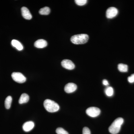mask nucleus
Returning a JSON list of instances; mask_svg holds the SVG:
<instances>
[{
    "instance_id": "obj_1",
    "label": "nucleus",
    "mask_w": 134,
    "mask_h": 134,
    "mask_svg": "<svg viewBox=\"0 0 134 134\" xmlns=\"http://www.w3.org/2000/svg\"><path fill=\"white\" fill-rule=\"evenodd\" d=\"M124 122V120L121 117L117 118L109 127V132L112 134H117L120 132L121 125Z\"/></svg>"
},
{
    "instance_id": "obj_2",
    "label": "nucleus",
    "mask_w": 134,
    "mask_h": 134,
    "mask_svg": "<svg viewBox=\"0 0 134 134\" xmlns=\"http://www.w3.org/2000/svg\"><path fill=\"white\" fill-rule=\"evenodd\" d=\"M44 106L46 110L49 112H55L59 110L60 107L58 103L50 99H46L44 102Z\"/></svg>"
},
{
    "instance_id": "obj_3",
    "label": "nucleus",
    "mask_w": 134,
    "mask_h": 134,
    "mask_svg": "<svg viewBox=\"0 0 134 134\" xmlns=\"http://www.w3.org/2000/svg\"><path fill=\"white\" fill-rule=\"evenodd\" d=\"M89 36L86 34H79L71 37V42L75 44H82L86 43L89 39Z\"/></svg>"
},
{
    "instance_id": "obj_4",
    "label": "nucleus",
    "mask_w": 134,
    "mask_h": 134,
    "mask_svg": "<svg viewBox=\"0 0 134 134\" xmlns=\"http://www.w3.org/2000/svg\"><path fill=\"white\" fill-rule=\"evenodd\" d=\"M13 80L19 83H23L26 81V78L20 72H13L11 75Z\"/></svg>"
},
{
    "instance_id": "obj_5",
    "label": "nucleus",
    "mask_w": 134,
    "mask_h": 134,
    "mask_svg": "<svg viewBox=\"0 0 134 134\" xmlns=\"http://www.w3.org/2000/svg\"><path fill=\"white\" fill-rule=\"evenodd\" d=\"M100 110L99 108L96 107H91L86 110V113L90 117H95L100 114Z\"/></svg>"
},
{
    "instance_id": "obj_6",
    "label": "nucleus",
    "mask_w": 134,
    "mask_h": 134,
    "mask_svg": "<svg viewBox=\"0 0 134 134\" xmlns=\"http://www.w3.org/2000/svg\"><path fill=\"white\" fill-rule=\"evenodd\" d=\"M118 10L116 8L111 7L108 8L106 13L107 17L109 19H111L115 17L118 14Z\"/></svg>"
},
{
    "instance_id": "obj_7",
    "label": "nucleus",
    "mask_w": 134,
    "mask_h": 134,
    "mask_svg": "<svg viewBox=\"0 0 134 134\" xmlns=\"http://www.w3.org/2000/svg\"><path fill=\"white\" fill-rule=\"evenodd\" d=\"M61 65L63 68L70 70L74 69L75 68V65L74 63L69 60H63L62 62Z\"/></svg>"
},
{
    "instance_id": "obj_8",
    "label": "nucleus",
    "mask_w": 134,
    "mask_h": 134,
    "mask_svg": "<svg viewBox=\"0 0 134 134\" xmlns=\"http://www.w3.org/2000/svg\"><path fill=\"white\" fill-rule=\"evenodd\" d=\"M77 86L75 84L73 83H69L65 85V91L67 93H71L76 90Z\"/></svg>"
},
{
    "instance_id": "obj_9",
    "label": "nucleus",
    "mask_w": 134,
    "mask_h": 134,
    "mask_svg": "<svg viewBox=\"0 0 134 134\" xmlns=\"http://www.w3.org/2000/svg\"><path fill=\"white\" fill-rule=\"evenodd\" d=\"M21 13L24 18L28 20H30L32 18V16L28 9L25 7H23L21 8Z\"/></svg>"
},
{
    "instance_id": "obj_10",
    "label": "nucleus",
    "mask_w": 134,
    "mask_h": 134,
    "mask_svg": "<svg viewBox=\"0 0 134 134\" xmlns=\"http://www.w3.org/2000/svg\"><path fill=\"white\" fill-rule=\"evenodd\" d=\"M34 127V124L32 121H29L25 122L23 126V128L25 132H29L31 131Z\"/></svg>"
},
{
    "instance_id": "obj_11",
    "label": "nucleus",
    "mask_w": 134,
    "mask_h": 134,
    "mask_svg": "<svg viewBox=\"0 0 134 134\" xmlns=\"http://www.w3.org/2000/svg\"><path fill=\"white\" fill-rule=\"evenodd\" d=\"M47 45V43L44 40L39 39L34 43L35 47L39 48H44Z\"/></svg>"
},
{
    "instance_id": "obj_12",
    "label": "nucleus",
    "mask_w": 134,
    "mask_h": 134,
    "mask_svg": "<svg viewBox=\"0 0 134 134\" xmlns=\"http://www.w3.org/2000/svg\"><path fill=\"white\" fill-rule=\"evenodd\" d=\"M11 44L13 47L16 48L18 50L21 51L23 49V46L21 43L16 40H13L11 42Z\"/></svg>"
},
{
    "instance_id": "obj_13",
    "label": "nucleus",
    "mask_w": 134,
    "mask_h": 134,
    "mask_svg": "<svg viewBox=\"0 0 134 134\" xmlns=\"http://www.w3.org/2000/svg\"><path fill=\"white\" fill-rule=\"evenodd\" d=\"M29 96L26 93H24L22 94L19 100V103L20 104L27 103L29 101Z\"/></svg>"
},
{
    "instance_id": "obj_14",
    "label": "nucleus",
    "mask_w": 134,
    "mask_h": 134,
    "mask_svg": "<svg viewBox=\"0 0 134 134\" xmlns=\"http://www.w3.org/2000/svg\"><path fill=\"white\" fill-rule=\"evenodd\" d=\"M118 69L120 72H126L128 70V66L126 64L120 63L118 65Z\"/></svg>"
},
{
    "instance_id": "obj_15",
    "label": "nucleus",
    "mask_w": 134,
    "mask_h": 134,
    "mask_svg": "<svg viewBox=\"0 0 134 134\" xmlns=\"http://www.w3.org/2000/svg\"><path fill=\"white\" fill-rule=\"evenodd\" d=\"M12 102V98L11 96H9L7 97L5 101V108L7 109L10 108L11 103Z\"/></svg>"
},
{
    "instance_id": "obj_16",
    "label": "nucleus",
    "mask_w": 134,
    "mask_h": 134,
    "mask_svg": "<svg viewBox=\"0 0 134 134\" xmlns=\"http://www.w3.org/2000/svg\"><path fill=\"white\" fill-rule=\"evenodd\" d=\"M50 9L48 7H45L41 9L39 11L40 14L42 15H48L50 14Z\"/></svg>"
},
{
    "instance_id": "obj_17",
    "label": "nucleus",
    "mask_w": 134,
    "mask_h": 134,
    "mask_svg": "<svg viewBox=\"0 0 134 134\" xmlns=\"http://www.w3.org/2000/svg\"><path fill=\"white\" fill-rule=\"evenodd\" d=\"M105 92L106 95L108 97H111L114 94V90L112 87H108L105 90Z\"/></svg>"
},
{
    "instance_id": "obj_18",
    "label": "nucleus",
    "mask_w": 134,
    "mask_h": 134,
    "mask_svg": "<svg viewBox=\"0 0 134 134\" xmlns=\"http://www.w3.org/2000/svg\"><path fill=\"white\" fill-rule=\"evenodd\" d=\"M56 132L58 134H69V133L63 129L59 127L56 130Z\"/></svg>"
},
{
    "instance_id": "obj_19",
    "label": "nucleus",
    "mask_w": 134,
    "mask_h": 134,
    "mask_svg": "<svg viewBox=\"0 0 134 134\" xmlns=\"http://www.w3.org/2000/svg\"><path fill=\"white\" fill-rule=\"evenodd\" d=\"M75 1L77 5H79V6H83L86 4L87 1L86 0H75Z\"/></svg>"
},
{
    "instance_id": "obj_20",
    "label": "nucleus",
    "mask_w": 134,
    "mask_h": 134,
    "mask_svg": "<svg viewBox=\"0 0 134 134\" xmlns=\"http://www.w3.org/2000/svg\"><path fill=\"white\" fill-rule=\"evenodd\" d=\"M82 134H91L90 130L87 127H84L83 129Z\"/></svg>"
},
{
    "instance_id": "obj_21",
    "label": "nucleus",
    "mask_w": 134,
    "mask_h": 134,
    "mask_svg": "<svg viewBox=\"0 0 134 134\" xmlns=\"http://www.w3.org/2000/svg\"><path fill=\"white\" fill-rule=\"evenodd\" d=\"M128 81L130 83L134 82V74L131 75L128 77Z\"/></svg>"
},
{
    "instance_id": "obj_22",
    "label": "nucleus",
    "mask_w": 134,
    "mask_h": 134,
    "mask_svg": "<svg viewBox=\"0 0 134 134\" xmlns=\"http://www.w3.org/2000/svg\"><path fill=\"white\" fill-rule=\"evenodd\" d=\"M103 83L104 85H105V86H107V85H109L108 82L106 79H104L103 80Z\"/></svg>"
}]
</instances>
